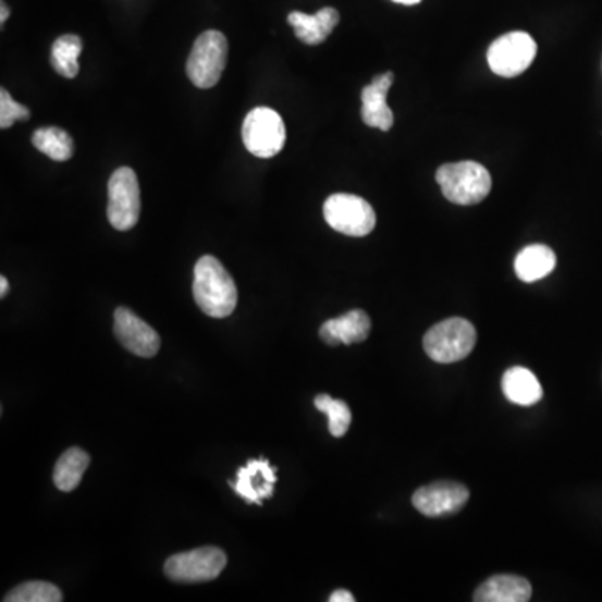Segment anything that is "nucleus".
<instances>
[{"mask_svg":"<svg viewBox=\"0 0 602 602\" xmlns=\"http://www.w3.org/2000/svg\"><path fill=\"white\" fill-rule=\"evenodd\" d=\"M193 296L202 314L226 318L238 305V290L226 268L210 255L199 258L193 278Z\"/></svg>","mask_w":602,"mask_h":602,"instance_id":"nucleus-1","label":"nucleus"},{"mask_svg":"<svg viewBox=\"0 0 602 602\" xmlns=\"http://www.w3.org/2000/svg\"><path fill=\"white\" fill-rule=\"evenodd\" d=\"M435 180L445 198L454 205H477L488 198L492 189L491 173L476 161L442 164Z\"/></svg>","mask_w":602,"mask_h":602,"instance_id":"nucleus-2","label":"nucleus"},{"mask_svg":"<svg viewBox=\"0 0 602 602\" xmlns=\"http://www.w3.org/2000/svg\"><path fill=\"white\" fill-rule=\"evenodd\" d=\"M477 343L476 327L466 318L440 321L423 336V348L437 364H455L469 357Z\"/></svg>","mask_w":602,"mask_h":602,"instance_id":"nucleus-3","label":"nucleus"},{"mask_svg":"<svg viewBox=\"0 0 602 602\" xmlns=\"http://www.w3.org/2000/svg\"><path fill=\"white\" fill-rule=\"evenodd\" d=\"M228 59V40L220 30H206L196 39L186 62V74L199 89H210L223 76Z\"/></svg>","mask_w":602,"mask_h":602,"instance_id":"nucleus-4","label":"nucleus"},{"mask_svg":"<svg viewBox=\"0 0 602 602\" xmlns=\"http://www.w3.org/2000/svg\"><path fill=\"white\" fill-rule=\"evenodd\" d=\"M327 223L346 236H367L377 224L376 211L367 199L360 196L339 193L332 195L323 206Z\"/></svg>","mask_w":602,"mask_h":602,"instance_id":"nucleus-5","label":"nucleus"},{"mask_svg":"<svg viewBox=\"0 0 602 602\" xmlns=\"http://www.w3.org/2000/svg\"><path fill=\"white\" fill-rule=\"evenodd\" d=\"M286 142L282 115L270 108L253 109L243 123L245 148L257 158H273L282 151Z\"/></svg>","mask_w":602,"mask_h":602,"instance_id":"nucleus-6","label":"nucleus"},{"mask_svg":"<svg viewBox=\"0 0 602 602\" xmlns=\"http://www.w3.org/2000/svg\"><path fill=\"white\" fill-rule=\"evenodd\" d=\"M108 220L118 231L136 226L142 214V192L136 173L131 168H120L112 173L108 184Z\"/></svg>","mask_w":602,"mask_h":602,"instance_id":"nucleus-7","label":"nucleus"},{"mask_svg":"<svg viewBox=\"0 0 602 602\" xmlns=\"http://www.w3.org/2000/svg\"><path fill=\"white\" fill-rule=\"evenodd\" d=\"M538 54V44L527 33L514 30L491 44L488 62L492 73L501 77H517L530 67Z\"/></svg>","mask_w":602,"mask_h":602,"instance_id":"nucleus-8","label":"nucleus"},{"mask_svg":"<svg viewBox=\"0 0 602 602\" xmlns=\"http://www.w3.org/2000/svg\"><path fill=\"white\" fill-rule=\"evenodd\" d=\"M226 563V554L221 549L199 548L171 555L164 564V574L174 582L214 581Z\"/></svg>","mask_w":602,"mask_h":602,"instance_id":"nucleus-9","label":"nucleus"},{"mask_svg":"<svg viewBox=\"0 0 602 602\" xmlns=\"http://www.w3.org/2000/svg\"><path fill=\"white\" fill-rule=\"evenodd\" d=\"M469 489L458 482H435L415 492L414 507L427 517L452 516L460 513L469 501Z\"/></svg>","mask_w":602,"mask_h":602,"instance_id":"nucleus-10","label":"nucleus"},{"mask_svg":"<svg viewBox=\"0 0 602 602\" xmlns=\"http://www.w3.org/2000/svg\"><path fill=\"white\" fill-rule=\"evenodd\" d=\"M114 335L126 351L137 357H155L161 348V339H159L158 332L124 307L114 311Z\"/></svg>","mask_w":602,"mask_h":602,"instance_id":"nucleus-11","label":"nucleus"},{"mask_svg":"<svg viewBox=\"0 0 602 602\" xmlns=\"http://www.w3.org/2000/svg\"><path fill=\"white\" fill-rule=\"evenodd\" d=\"M277 480V469L270 466L267 458H258L248 460V464L238 470L236 482L230 480V486L249 504L261 505L265 499L273 495Z\"/></svg>","mask_w":602,"mask_h":602,"instance_id":"nucleus-12","label":"nucleus"},{"mask_svg":"<svg viewBox=\"0 0 602 602\" xmlns=\"http://www.w3.org/2000/svg\"><path fill=\"white\" fill-rule=\"evenodd\" d=\"M393 73H383L361 90V120L367 126L390 131L393 126V112L386 105V95L393 84Z\"/></svg>","mask_w":602,"mask_h":602,"instance_id":"nucleus-13","label":"nucleus"},{"mask_svg":"<svg viewBox=\"0 0 602 602\" xmlns=\"http://www.w3.org/2000/svg\"><path fill=\"white\" fill-rule=\"evenodd\" d=\"M372 330V321L364 310H352L342 317L325 321L320 329V339L327 345H352L365 342Z\"/></svg>","mask_w":602,"mask_h":602,"instance_id":"nucleus-14","label":"nucleus"},{"mask_svg":"<svg viewBox=\"0 0 602 602\" xmlns=\"http://www.w3.org/2000/svg\"><path fill=\"white\" fill-rule=\"evenodd\" d=\"M339 22V11L333 8H323L314 15L304 12H292L288 15V24L295 29L296 37L308 46H318L329 39Z\"/></svg>","mask_w":602,"mask_h":602,"instance_id":"nucleus-15","label":"nucleus"},{"mask_svg":"<svg viewBox=\"0 0 602 602\" xmlns=\"http://www.w3.org/2000/svg\"><path fill=\"white\" fill-rule=\"evenodd\" d=\"M532 598V586L520 576L502 574L483 582L476 594V602H527Z\"/></svg>","mask_w":602,"mask_h":602,"instance_id":"nucleus-16","label":"nucleus"},{"mask_svg":"<svg viewBox=\"0 0 602 602\" xmlns=\"http://www.w3.org/2000/svg\"><path fill=\"white\" fill-rule=\"evenodd\" d=\"M502 390L508 402L520 407L539 404L544 395L538 377L530 372L529 368L524 367L508 368L502 377Z\"/></svg>","mask_w":602,"mask_h":602,"instance_id":"nucleus-17","label":"nucleus"},{"mask_svg":"<svg viewBox=\"0 0 602 602\" xmlns=\"http://www.w3.org/2000/svg\"><path fill=\"white\" fill-rule=\"evenodd\" d=\"M557 258L555 253L545 245L526 246L514 261V270L520 282L535 283L554 271Z\"/></svg>","mask_w":602,"mask_h":602,"instance_id":"nucleus-18","label":"nucleus"},{"mask_svg":"<svg viewBox=\"0 0 602 602\" xmlns=\"http://www.w3.org/2000/svg\"><path fill=\"white\" fill-rule=\"evenodd\" d=\"M89 464V454L81 451V449L73 447L65 451L59 457L54 476H52L54 477L56 488L62 492H73L83 480L84 472H86Z\"/></svg>","mask_w":602,"mask_h":602,"instance_id":"nucleus-19","label":"nucleus"},{"mask_svg":"<svg viewBox=\"0 0 602 602\" xmlns=\"http://www.w3.org/2000/svg\"><path fill=\"white\" fill-rule=\"evenodd\" d=\"M83 52V39L74 34L61 36L52 44L51 64L59 76L74 79L79 74V56Z\"/></svg>","mask_w":602,"mask_h":602,"instance_id":"nucleus-20","label":"nucleus"},{"mask_svg":"<svg viewBox=\"0 0 602 602\" xmlns=\"http://www.w3.org/2000/svg\"><path fill=\"white\" fill-rule=\"evenodd\" d=\"M33 145L54 161H67L74 155L73 137L61 127H40L33 134Z\"/></svg>","mask_w":602,"mask_h":602,"instance_id":"nucleus-21","label":"nucleus"},{"mask_svg":"<svg viewBox=\"0 0 602 602\" xmlns=\"http://www.w3.org/2000/svg\"><path fill=\"white\" fill-rule=\"evenodd\" d=\"M314 404L318 410L327 415L330 433L333 437L339 439V437H343L348 432L352 423V411L345 402L335 401V398L330 397L327 393H321V395L315 397Z\"/></svg>","mask_w":602,"mask_h":602,"instance_id":"nucleus-22","label":"nucleus"},{"mask_svg":"<svg viewBox=\"0 0 602 602\" xmlns=\"http://www.w3.org/2000/svg\"><path fill=\"white\" fill-rule=\"evenodd\" d=\"M5 602H61V589L51 582L33 581L17 586L4 598Z\"/></svg>","mask_w":602,"mask_h":602,"instance_id":"nucleus-23","label":"nucleus"},{"mask_svg":"<svg viewBox=\"0 0 602 602\" xmlns=\"http://www.w3.org/2000/svg\"><path fill=\"white\" fill-rule=\"evenodd\" d=\"M30 118V111L26 106L19 105L9 95L8 89H0V127L9 130L15 121H26Z\"/></svg>","mask_w":602,"mask_h":602,"instance_id":"nucleus-24","label":"nucleus"},{"mask_svg":"<svg viewBox=\"0 0 602 602\" xmlns=\"http://www.w3.org/2000/svg\"><path fill=\"white\" fill-rule=\"evenodd\" d=\"M330 602H354L355 598L352 592L345 591V589H339V591L333 592L329 598Z\"/></svg>","mask_w":602,"mask_h":602,"instance_id":"nucleus-25","label":"nucleus"},{"mask_svg":"<svg viewBox=\"0 0 602 602\" xmlns=\"http://www.w3.org/2000/svg\"><path fill=\"white\" fill-rule=\"evenodd\" d=\"M9 14H11V11H9L8 4L2 0V2H0V24H2V26H4L5 21H8Z\"/></svg>","mask_w":602,"mask_h":602,"instance_id":"nucleus-26","label":"nucleus"},{"mask_svg":"<svg viewBox=\"0 0 602 602\" xmlns=\"http://www.w3.org/2000/svg\"><path fill=\"white\" fill-rule=\"evenodd\" d=\"M8 293H9L8 278L2 277V278H0V296H2V298H4V296L8 295Z\"/></svg>","mask_w":602,"mask_h":602,"instance_id":"nucleus-27","label":"nucleus"},{"mask_svg":"<svg viewBox=\"0 0 602 602\" xmlns=\"http://www.w3.org/2000/svg\"><path fill=\"white\" fill-rule=\"evenodd\" d=\"M393 2H397V4L402 5H415L419 4L420 0H393Z\"/></svg>","mask_w":602,"mask_h":602,"instance_id":"nucleus-28","label":"nucleus"}]
</instances>
